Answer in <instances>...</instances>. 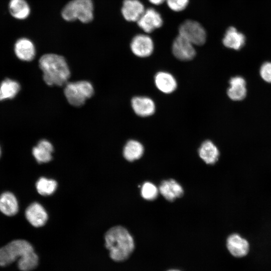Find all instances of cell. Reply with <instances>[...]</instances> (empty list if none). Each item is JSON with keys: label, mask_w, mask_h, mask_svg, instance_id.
<instances>
[{"label": "cell", "mask_w": 271, "mask_h": 271, "mask_svg": "<svg viewBox=\"0 0 271 271\" xmlns=\"http://www.w3.org/2000/svg\"><path fill=\"white\" fill-rule=\"evenodd\" d=\"M45 83L50 86L63 87L69 81L71 71L66 58L54 53H45L38 59Z\"/></svg>", "instance_id": "cell-1"}, {"label": "cell", "mask_w": 271, "mask_h": 271, "mask_svg": "<svg viewBox=\"0 0 271 271\" xmlns=\"http://www.w3.org/2000/svg\"><path fill=\"white\" fill-rule=\"evenodd\" d=\"M18 258V267L22 271L31 270L38 265V257L26 240H15L0 248V266L9 265Z\"/></svg>", "instance_id": "cell-2"}, {"label": "cell", "mask_w": 271, "mask_h": 271, "mask_svg": "<svg viewBox=\"0 0 271 271\" xmlns=\"http://www.w3.org/2000/svg\"><path fill=\"white\" fill-rule=\"evenodd\" d=\"M105 246L109 250L110 256L114 261L126 260L134 248L132 237L122 226H117L109 229L105 234Z\"/></svg>", "instance_id": "cell-3"}, {"label": "cell", "mask_w": 271, "mask_h": 271, "mask_svg": "<svg viewBox=\"0 0 271 271\" xmlns=\"http://www.w3.org/2000/svg\"><path fill=\"white\" fill-rule=\"evenodd\" d=\"M63 91L71 105L80 107L93 96L94 88L92 83L87 80L69 81L64 86Z\"/></svg>", "instance_id": "cell-4"}, {"label": "cell", "mask_w": 271, "mask_h": 271, "mask_svg": "<svg viewBox=\"0 0 271 271\" xmlns=\"http://www.w3.org/2000/svg\"><path fill=\"white\" fill-rule=\"evenodd\" d=\"M93 8L92 0H72L63 8L61 15L66 21L78 20L87 23L93 19Z\"/></svg>", "instance_id": "cell-5"}, {"label": "cell", "mask_w": 271, "mask_h": 271, "mask_svg": "<svg viewBox=\"0 0 271 271\" xmlns=\"http://www.w3.org/2000/svg\"><path fill=\"white\" fill-rule=\"evenodd\" d=\"M179 35L184 37L194 45H203L206 41V32L199 22L192 20L183 22L179 26Z\"/></svg>", "instance_id": "cell-6"}, {"label": "cell", "mask_w": 271, "mask_h": 271, "mask_svg": "<svg viewBox=\"0 0 271 271\" xmlns=\"http://www.w3.org/2000/svg\"><path fill=\"white\" fill-rule=\"evenodd\" d=\"M172 49L174 56L181 61H190L196 55L194 45L180 35L174 39Z\"/></svg>", "instance_id": "cell-7"}, {"label": "cell", "mask_w": 271, "mask_h": 271, "mask_svg": "<svg viewBox=\"0 0 271 271\" xmlns=\"http://www.w3.org/2000/svg\"><path fill=\"white\" fill-rule=\"evenodd\" d=\"M137 22L138 26L147 33H152L163 24L161 15L153 8L145 10Z\"/></svg>", "instance_id": "cell-8"}, {"label": "cell", "mask_w": 271, "mask_h": 271, "mask_svg": "<svg viewBox=\"0 0 271 271\" xmlns=\"http://www.w3.org/2000/svg\"><path fill=\"white\" fill-rule=\"evenodd\" d=\"M130 48L134 55L143 58L152 54L154 46L153 40L150 36L145 34H138L131 40Z\"/></svg>", "instance_id": "cell-9"}, {"label": "cell", "mask_w": 271, "mask_h": 271, "mask_svg": "<svg viewBox=\"0 0 271 271\" xmlns=\"http://www.w3.org/2000/svg\"><path fill=\"white\" fill-rule=\"evenodd\" d=\"M14 51L18 59L25 62L32 61L36 55L34 44L26 38H21L16 41Z\"/></svg>", "instance_id": "cell-10"}, {"label": "cell", "mask_w": 271, "mask_h": 271, "mask_svg": "<svg viewBox=\"0 0 271 271\" xmlns=\"http://www.w3.org/2000/svg\"><path fill=\"white\" fill-rule=\"evenodd\" d=\"M227 248L229 252L236 257H242L247 254L249 250L248 241L238 234H232L228 236L226 241Z\"/></svg>", "instance_id": "cell-11"}, {"label": "cell", "mask_w": 271, "mask_h": 271, "mask_svg": "<svg viewBox=\"0 0 271 271\" xmlns=\"http://www.w3.org/2000/svg\"><path fill=\"white\" fill-rule=\"evenodd\" d=\"M145 11L143 4L139 0H124L121 9L122 16L128 22H137Z\"/></svg>", "instance_id": "cell-12"}, {"label": "cell", "mask_w": 271, "mask_h": 271, "mask_svg": "<svg viewBox=\"0 0 271 271\" xmlns=\"http://www.w3.org/2000/svg\"><path fill=\"white\" fill-rule=\"evenodd\" d=\"M131 106L134 113L142 117L152 115L155 111V104L151 98L134 96L131 99Z\"/></svg>", "instance_id": "cell-13"}, {"label": "cell", "mask_w": 271, "mask_h": 271, "mask_svg": "<svg viewBox=\"0 0 271 271\" xmlns=\"http://www.w3.org/2000/svg\"><path fill=\"white\" fill-rule=\"evenodd\" d=\"M25 214L28 221L36 227L44 225L48 219V215L45 209L37 202L29 205L26 210Z\"/></svg>", "instance_id": "cell-14"}, {"label": "cell", "mask_w": 271, "mask_h": 271, "mask_svg": "<svg viewBox=\"0 0 271 271\" xmlns=\"http://www.w3.org/2000/svg\"><path fill=\"white\" fill-rule=\"evenodd\" d=\"M54 150L52 144L49 140L44 139L40 140L32 149V154L39 163H47L52 158Z\"/></svg>", "instance_id": "cell-15"}, {"label": "cell", "mask_w": 271, "mask_h": 271, "mask_svg": "<svg viewBox=\"0 0 271 271\" xmlns=\"http://www.w3.org/2000/svg\"><path fill=\"white\" fill-rule=\"evenodd\" d=\"M159 191L170 201H174L176 198L181 197L183 194L182 186L173 179L163 181L160 185Z\"/></svg>", "instance_id": "cell-16"}, {"label": "cell", "mask_w": 271, "mask_h": 271, "mask_svg": "<svg viewBox=\"0 0 271 271\" xmlns=\"http://www.w3.org/2000/svg\"><path fill=\"white\" fill-rule=\"evenodd\" d=\"M245 41L244 35L233 27H230L227 29L222 40L226 47L236 50L240 49L244 45Z\"/></svg>", "instance_id": "cell-17"}, {"label": "cell", "mask_w": 271, "mask_h": 271, "mask_svg": "<svg viewBox=\"0 0 271 271\" xmlns=\"http://www.w3.org/2000/svg\"><path fill=\"white\" fill-rule=\"evenodd\" d=\"M230 87L227 90L229 97L233 100H242L246 96V88L245 80L241 76H235L229 81Z\"/></svg>", "instance_id": "cell-18"}, {"label": "cell", "mask_w": 271, "mask_h": 271, "mask_svg": "<svg viewBox=\"0 0 271 271\" xmlns=\"http://www.w3.org/2000/svg\"><path fill=\"white\" fill-rule=\"evenodd\" d=\"M156 86L161 92L170 93L177 87V82L174 76L166 72H159L155 77Z\"/></svg>", "instance_id": "cell-19"}, {"label": "cell", "mask_w": 271, "mask_h": 271, "mask_svg": "<svg viewBox=\"0 0 271 271\" xmlns=\"http://www.w3.org/2000/svg\"><path fill=\"white\" fill-rule=\"evenodd\" d=\"M18 203L15 195L6 192L0 196V211L6 215L11 216L18 211Z\"/></svg>", "instance_id": "cell-20"}, {"label": "cell", "mask_w": 271, "mask_h": 271, "mask_svg": "<svg viewBox=\"0 0 271 271\" xmlns=\"http://www.w3.org/2000/svg\"><path fill=\"white\" fill-rule=\"evenodd\" d=\"M200 158L208 164H214L219 157V153L215 145L210 141H204L199 149Z\"/></svg>", "instance_id": "cell-21"}, {"label": "cell", "mask_w": 271, "mask_h": 271, "mask_svg": "<svg viewBox=\"0 0 271 271\" xmlns=\"http://www.w3.org/2000/svg\"><path fill=\"white\" fill-rule=\"evenodd\" d=\"M9 10L11 15L18 20L26 19L30 14V8L25 0H10Z\"/></svg>", "instance_id": "cell-22"}, {"label": "cell", "mask_w": 271, "mask_h": 271, "mask_svg": "<svg viewBox=\"0 0 271 271\" xmlns=\"http://www.w3.org/2000/svg\"><path fill=\"white\" fill-rule=\"evenodd\" d=\"M20 89L18 81L9 78L5 79L0 84V101L14 98Z\"/></svg>", "instance_id": "cell-23"}, {"label": "cell", "mask_w": 271, "mask_h": 271, "mask_svg": "<svg viewBox=\"0 0 271 271\" xmlns=\"http://www.w3.org/2000/svg\"><path fill=\"white\" fill-rule=\"evenodd\" d=\"M144 153L143 146L136 140H129L125 145L123 150L124 158L128 161H133L140 159Z\"/></svg>", "instance_id": "cell-24"}, {"label": "cell", "mask_w": 271, "mask_h": 271, "mask_svg": "<svg viewBox=\"0 0 271 271\" xmlns=\"http://www.w3.org/2000/svg\"><path fill=\"white\" fill-rule=\"evenodd\" d=\"M57 182L52 179L42 177L36 184V189L42 195H50L53 193L57 188Z\"/></svg>", "instance_id": "cell-25"}, {"label": "cell", "mask_w": 271, "mask_h": 271, "mask_svg": "<svg viewBox=\"0 0 271 271\" xmlns=\"http://www.w3.org/2000/svg\"><path fill=\"white\" fill-rule=\"evenodd\" d=\"M159 190L157 187L151 182H145L141 189L142 196L148 200H153L158 195Z\"/></svg>", "instance_id": "cell-26"}, {"label": "cell", "mask_w": 271, "mask_h": 271, "mask_svg": "<svg viewBox=\"0 0 271 271\" xmlns=\"http://www.w3.org/2000/svg\"><path fill=\"white\" fill-rule=\"evenodd\" d=\"M168 7L173 11L181 12L188 5L189 0H166Z\"/></svg>", "instance_id": "cell-27"}, {"label": "cell", "mask_w": 271, "mask_h": 271, "mask_svg": "<svg viewBox=\"0 0 271 271\" xmlns=\"http://www.w3.org/2000/svg\"><path fill=\"white\" fill-rule=\"evenodd\" d=\"M260 75L264 81L271 83V62H265L262 65Z\"/></svg>", "instance_id": "cell-28"}, {"label": "cell", "mask_w": 271, "mask_h": 271, "mask_svg": "<svg viewBox=\"0 0 271 271\" xmlns=\"http://www.w3.org/2000/svg\"><path fill=\"white\" fill-rule=\"evenodd\" d=\"M149 2L155 5H160L162 4L166 0H149Z\"/></svg>", "instance_id": "cell-29"}, {"label": "cell", "mask_w": 271, "mask_h": 271, "mask_svg": "<svg viewBox=\"0 0 271 271\" xmlns=\"http://www.w3.org/2000/svg\"><path fill=\"white\" fill-rule=\"evenodd\" d=\"M167 271H180V270H177V269H170Z\"/></svg>", "instance_id": "cell-30"}, {"label": "cell", "mask_w": 271, "mask_h": 271, "mask_svg": "<svg viewBox=\"0 0 271 271\" xmlns=\"http://www.w3.org/2000/svg\"><path fill=\"white\" fill-rule=\"evenodd\" d=\"M1 148H0V156H1Z\"/></svg>", "instance_id": "cell-31"}]
</instances>
